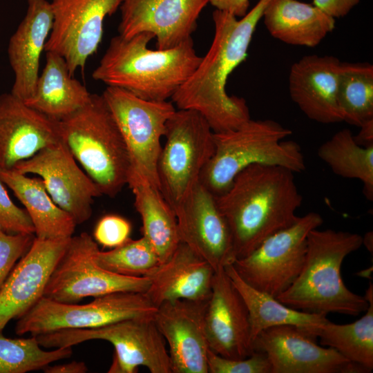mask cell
Segmentation results:
<instances>
[{
    "label": "cell",
    "mask_w": 373,
    "mask_h": 373,
    "mask_svg": "<svg viewBox=\"0 0 373 373\" xmlns=\"http://www.w3.org/2000/svg\"><path fill=\"white\" fill-rule=\"evenodd\" d=\"M13 169L25 175H39L55 203L77 224L89 220L94 198L102 195L63 140L43 149Z\"/></svg>",
    "instance_id": "15"
},
{
    "label": "cell",
    "mask_w": 373,
    "mask_h": 373,
    "mask_svg": "<svg viewBox=\"0 0 373 373\" xmlns=\"http://www.w3.org/2000/svg\"><path fill=\"white\" fill-rule=\"evenodd\" d=\"M359 128L358 133L354 135L356 142L365 147L373 146V119L365 122Z\"/></svg>",
    "instance_id": "42"
},
{
    "label": "cell",
    "mask_w": 373,
    "mask_h": 373,
    "mask_svg": "<svg viewBox=\"0 0 373 373\" xmlns=\"http://www.w3.org/2000/svg\"><path fill=\"white\" fill-rule=\"evenodd\" d=\"M28 9L8 45V55L15 75L11 93L26 101L33 93L39 75L40 58L53 24L50 2L27 0Z\"/></svg>",
    "instance_id": "23"
},
{
    "label": "cell",
    "mask_w": 373,
    "mask_h": 373,
    "mask_svg": "<svg viewBox=\"0 0 373 373\" xmlns=\"http://www.w3.org/2000/svg\"><path fill=\"white\" fill-rule=\"evenodd\" d=\"M42 370L45 373H86L88 367L85 363L74 361L59 365H48Z\"/></svg>",
    "instance_id": "41"
},
{
    "label": "cell",
    "mask_w": 373,
    "mask_h": 373,
    "mask_svg": "<svg viewBox=\"0 0 373 373\" xmlns=\"http://www.w3.org/2000/svg\"><path fill=\"white\" fill-rule=\"evenodd\" d=\"M232 284L242 296L248 310L251 340L262 330L282 325L316 327L325 323L326 316L307 313L291 308L271 295L258 290L245 283L232 264L224 267Z\"/></svg>",
    "instance_id": "29"
},
{
    "label": "cell",
    "mask_w": 373,
    "mask_h": 373,
    "mask_svg": "<svg viewBox=\"0 0 373 373\" xmlns=\"http://www.w3.org/2000/svg\"><path fill=\"white\" fill-rule=\"evenodd\" d=\"M94 260L109 271L135 277L147 276L160 263L153 247L144 236L137 240L130 238L107 251L99 249Z\"/></svg>",
    "instance_id": "34"
},
{
    "label": "cell",
    "mask_w": 373,
    "mask_h": 373,
    "mask_svg": "<svg viewBox=\"0 0 373 373\" xmlns=\"http://www.w3.org/2000/svg\"><path fill=\"white\" fill-rule=\"evenodd\" d=\"M61 139L102 195L115 197L128 184L127 148L103 96L91 94L87 103L58 120Z\"/></svg>",
    "instance_id": "6"
},
{
    "label": "cell",
    "mask_w": 373,
    "mask_h": 373,
    "mask_svg": "<svg viewBox=\"0 0 373 373\" xmlns=\"http://www.w3.org/2000/svg\"><path fill=\"white\" fill-rule=\"evenodd\" d=\"M35 237L34 234L8 233L0 229V289Z\"/></svg>",
    "instance_id": "36"
},
{
    "label": "cell",
    "mask_w": 373,
    "mask_h": 373,
    "mask_svg": "<svg viewBox=\"0 0 373 373\" xmlns=\"http://www.w3.org/2000/svg\"><path fill=\"white\" fill-rule=\"evenodd\" d=\"M153 38L149 32L113 37L92 77L144 99H171L202 57L196 54L192 37L171 48L151 50L148 44Z\"/></svg>",
    "instance_id": "3"
},
{
    "label": "cell",
    "mask_w": 373,
    "mask_h": 373,
    "mask_svg": "<svg viewBox=\"0 0 373 373\" xmlns=\"http://www.w3.org/2000/svg\"><path fill=\"white\" fill-rule=\"evenodd\" d=\"M208 373H271V365L266 354L254 351L245 358L222 357L211 350L207 354Z\"/></svg>",
    "instance_id": "35"
},
{
    "label": "cell",
    "mask_w": 373,
    "mask_h": 373,
    "mask_svg": "<svg viewBox=\"0 0 373 373\" xmlns=\"http://www.w3.org/2000/svg\"><path fill=\"white\" fill-rule=\"evenodd\" d=\"M372 239V233L369 232L367 233L364 238L363 237V244H364L367 248L370 251L372 249V247L370 246V240Z\"/></svg>",
    "instance_id": "43"
},
{
    "label": "cell",
    "mask_w": 373,
    "mask_h": 373,
    "mask_svg": "<svg viewBox=\"0 0 373 373\" xmlns=\"http://www.w3.org/2000/svg\"><path fill=\"white\" fill-rule=\"evenodd\" d=\"M0 229L11 234H34L33 224L26 210L10 199L5 184L0 180Z\"/></svg>",
    "instance_id": "37"
},
{
    "label": "cell",
    "mask_w": 373,
    "mask_h": 373,
    "mask_svg": "<svg viewBox=\"0 0 373 373\" xmlns=\"http://www.w3.org/2000/svg\"><path fill=\"white\" fill-rule=\"evenodd\" d=\"M318 155L336 175L361 181L365 197L373 200V146L358 144L343 128L319 146Z\"/></svg>",
    "instance_id": "31"
},
{
    "label": "cell",
    "mask_w": 373,
    "mask_h": 373,
    "mask_svg": "<svg viewBox=\"0 0 373 373\" xmlns=\"http://www.w3.org/2000/svg\"><path fill=\"white\" fill-rule=\"evenodd\" d=\"M61 140L58 120L30 108L11 93L0 95V169H12Z\"/></svg>",
    "instance_id": "21"
},
{
    "label": "cell",
    "mask_w": 373,
    "mask_h": 373,
    "mask_svg": "<svg viewBox=\"0 0 373 373\" xmlns=\"http://www.w3.org/2000/svg\"><path fill=\"white\" fill-rule=\"evenodd\" d=\"M208 300L179 299L157 306L153 318L169 346L172 373H208L204 325Z\"/></svg>",
    "instance_id": "18"
},
{
    "label": "cell",
    "mask_w": 373,
    "mask_h": 373,
    "mask_svg": "<svg viewBox=\"0 0 373 373\" xmlns=\"http://www.w3.org/2000/svg\"><path fill=\"white\" fill-rule=\"evenodd\" d=\"M362 245L363 237L356 233L312 229L307 235L305 258L298 276L276 299L294 309L323 316L365 312L368 300L350 291L341 274L344 259Z\"/></svg>",
    "instance_id": "4"
},
{
    "label": "cell",
    "mask_w": 373,
    "mask_h": 373,
    "mask_svg": "<svg viewBox=\"0 0 373 373\" xmlns=\"http://www.w3.org/2000/svg\"><path fill=\"white\" fill-rule=\"evenodd\" d=\"M0 332V373H26L43 370L46 366L73 354L72 347L46 351L37 338H7Z\"/></svg>",
    "instance_id": "33"
},
{
    "label": "cell",
    "mask_w": 373,
    "mask_h": 373,
    "mask_svg": "<svg viewBox=\"0 0 373 373\" xmlns=\"http://www.w3.org/2000/svg\"><path fill=\"white\" fill-rule=\"evenodd\" d=\"M91 93L71 75L60 55L46 51V63L32 95L24 101L30 108L56 120L73 113L88 101Z\"/></svg>",
    "instance_id": "26"
},
{
    "label": "cell",
    "mask_w": 373,
    "mask_h": 373,
    "mask_svg": "<svg viewBox=\"0 0 373 373\" xmlns=\"http://www.w3.org/2000/svg\"><path fill=\"white\" fill-rule=\"evenodd\" d=\"M360 0H313V5L333 18L346 16Z\"/></svg>",
    "instance_id": "39"
},
{
    "label": "cell",
    "mask_w": 373,
    "mask_h": 373,
    "mask_svg": "<svg viewBox=\"0 0 373 373\" xmlns=\"http://www.w3.org/2000/svg\"><path fill=\"white\" fill-rule=\"evenodd\" d=\"M338 103L343 121L356 126L373 119V66L341 62Z\"/></svg>",
    "instance_id": "32"
},
{
    "label": "cell",
    "mask_w": 373,
    "mask_h": 373,
    "mask_svg": "<svg viewBox=\"0 0 373 373\" xmlns=\"http://www.w3.org/2000/svg\"><path fill=\"white\" fill-rule=\"evenodd\" d=\"M305 327L293 325L271 327L260 332L252 350L265 353L271 373H364L331 347L320 346Z\"/></svg>",
    "instance_id": "14"
},
{
    "label": "cell",
    "mask_w": 373,
    "mask_h": 373,
    "mask_svg": "<svg viewBox=\"0 0 373 373\" xmlns=\"http://www.w3.org/2000/svg\"><path fill=\"white\" fill-rule=\"evenodd\" d=\"M157 309L143 292H114L95 297L82 305L42 296L17 319L15 332L36 336L64 329L96 328L126 318L153 316Z\"/></svg>",
    "instance_id": "10"
},
{
    "label": "cell",
    "mask_w": 373,
    "mask_h": 373,
    "mask_svg": "<svg viewBox=\"0 0 373 373\" xmlns=\"http://www.w3.org/2000/svg\"><path fill=\"white\" fill-rule=\"evenodd\" d=\"M180 242L209 262L215 271L236 260L232 236L215 195L200 182L175 208Z\"/></svg>",
    "instance_id": "16"
},
{
    "label": "cell",
    "mask_w": 373,
    "mask_h": 373,
    "mask_svg": "<svg viewBox=\"0 0 373 373\" xmlns=\"http://www.w3.org/2000/svg\"><path fill=\"white\" fill-rule=\"evenodd\" d=\"M131 233V224L117 215H106L97 223L94 240L104 247L115 248L124 243Z\"/></svg>",
    "instance_id": "38"
},
{
    "label": "cell",
    "mask_w": 373,
    "mask_h": 373,
    "mask_svg": "<svg viewBox=\"0 0 373 373\" xmlns=\"http://www.w3.org/2000/svg\"><path fill=\"white\" fill-rule=\"evenodd\" d=\"M127 185L141 217L142 236L153 247L160 263L164 262L180 242L175 213L160 190L145 180L131 177Z\"/></svg>",
    "instance_id": "28"
},
{
    "label": "cell",
    "mask_w": 373,
    "mask_h": 373,
    "mask_svg": "<svg viewBox=\"0 0 373 373\" xmlns=\"http://www.w3.org/2000/svg\"><path fill=\"white\" fill-rule=\"evenodd\" d=\"M323 222L316 212L299 216L292 225L268 237L232 265L248 285L276 298L296 279L305 261L307 235Z\"/></svg>",
    "instance_id": "11"
},
{
    "label": "cell",
    "mask_w": 373,
    "mask_h": 373,
    "mask_svg": "<svg viewBox=\"0 0 373 373\" xmlns=\"http://www.w3.org/2000/svg\"><path fill=\"white\" fill-rule=\"evenodd\" d=\"M27 175L14 169H0V180L24 206L33 224L35 237H72L77 225L73 218L55 203L40 178Z\"/></svg>",
    "instance_id": "27"
},
{
    "label": "cell",
    "mask_w": 373,
    "mask_h": 373,
    "mask_svg": "<svg viewBox=\"0 0 373 373\" xmlns=\"http://www.w3.org/2000/svg\"><path fill=\"white\" fill-rule=\"evenodd\" d=\"M291 133L272 119H251L235 129L214 133V153L200 183L218 196L229 188L238 173L253 164L279 166L294 173L305 171L300 145L285 140Z\"/></svg>",
    "instance_id": "5"
},
{
    "label": "cell",
    "mask_w": 373,
    "mask_h": 373,
    "mask_svg": "<svg viewBox=\"0 0 373 373\" xmlns=\"http://www.w3.org/2000/svg\"><path fill=\"white\" fill-rule=\"evenodd\" d=\"M102 95L125 142L131 164L129 178H140L160 190L161 140L176 107L172 102L144 99L117 87L106 86Z\"/></svg>",
    "instance_id": "9"
},
{
    "label": "cell",
    "mask_w": 373,
    "mask_h": 373,
    "mask_svg": "<svg viewBox=\"0 0 373 373\" xmlns=\"http://www.w3.org/2000/svg\"><path fill=\"white\" fill-rule=\"evenodd\" d=\"M270 0H258L247 13L235 15L215 9L214 35L209 49L189 79L171 97L177 109L200 113L214 133L235 129L250 119L242 97L230 96L229 76L242 63L256 26Z\"/></svg>",
    "instance_id": "1"
},
{
    "label": "cell",
    "mask_w": 373,
    "mask_h": 373,
    "mask_svg": "<svg viewBox=\"0 0 373 373\" xmlns=\"http://www.w3.org/2000/svg\"><path fill=\"white\" fill-rule=\"evenodd\" d=\"M214 132L198 112L176 109L169 119L157 164L160 191L173 208L200 182L213 155Z\"/></svg>",
    "instance_id": "8"
},
{
    "label": "cell",
    "mask_w": 373,
    "mask_h": 373,
    "mask_svg": "<svg viewBox=\"0 0 373 373\" xmlns=\"http://www.w3.org/2000/svg\"><path fill=\"white\" fill-rule=\"evenodd\" d=\"M269 33L294 46L314 48L335 28V19L313 4L270 0L262 17Z\"/></svg>",
    "instance_id": "25"
},
{
    "label": "cell",
    "mask_w": 373,
    "mask_h": 373,
    "mask_svg": "<svg viewBox=\"0 0 373 373\" xmlns=\"http://www.w3.org/2000/svg\"><path fill=\"white\" fill-rule=\"evenodd\" d=\"M204 325L209 348L227 358H245L253 352L246 305L224 268L215 271Z\"/></svg>",
    "instance_id": "20"
},
{
    "label": "cell",
    "mask_w": 373,
    "mask_h": 373,
    "mask_svg": "<svg viewBox=\"0 0 373 373\" xmlns=\"http://www.w3.org/2000/svg\"><path fill=\"white\" fill-rule=\"evenodd\" d=\"M216 10L229 12L237 17H242L249 10V0H209Z\"/></svg>",
    "instance_id": "40"
},
{
    "label": "cell",
    "mask_w": 373,
    "mask_h": 373,
    "mask_svg": "<svg viewBox=\"0 0 373 373\" xmlns=\"http://www.w3.org/2000/svg\"><path fill=\"white\" fill-rule=\"evenodd\" d=\"M214 274L209 262L180 242L171 256L146 276L150 285L146 294L157 307L179 299L207 301Z\"/></svg>",
    "instance_id": "24"
},
{
    "label": "cell",
    "mask_w": 373,
    "mask_h": 373,
    "mask_svg": "<svg viewBox=\"0 0 373 373\" xmlns=\"http://www.w3.org/2000/svg\"><path fill=\"white\" fill-rule=\"evenodd\" d=\"M209 0H122L118 35L131 37L149 32L157 49L175 47L192 37Z\"/></svg>",
    "instance_id": "17"
},
{
    "label": "cell",
    "mask_w": 373,
    "mask_h": 373,
    "mask_svg": "<svg viewBox=\"0 0 373 373\" xmlns=\"http://www.w3.org/2000/svg\"><path fill=\"white\" fill-rule=\"evenodd\" d=\"M70 238L35 237L0 289V332L12 319L25 314L44 296L50 276Z\"/></svg>",
    "instance_id": "19"
},
{
    "label": "cell",
    "mask_w": 373,
    "mask_h": 373,
    "mask_svg": "<svg viewBox=\"0 0 373 373\" xmlns=\"http://www.w3.org/2000/svg\"><path fill=\"white\" fill-rule=\"evenodd\" d=\"M215 198L230 229L236 260L292 225L303 202L293 171L263 164L241 171L229 188Z\"/></svg>",
    "instance_id": "2"
},
{
    "label": "cell",
    "mask_w": 373,
    "mask_h": 373,
    "mask_svg": "<svg viewBox=\"0 0 373 373\" xmlns=\"http://www.w3.org/2000/svg\"><path fill=\"white\" fill-rule=\"evenodd\" d=\"M364 297L368 300L365 314L349 324H335L329 319L321 325L306 329L350 362L370 372L373 369V286L370 283Z\"/></svg>",
    "instance_id": "30"
},
{
    "label": "cell",
    "mask_w": 373,
    "mask_h": 373,
    "mask_svg": "<svg viewBox=\"0 0 373 373\" xmlns=\"http://www.w3.org/2000/svg\"><path fill=\"white\" fill-rule=\"evenodd\" d=\"M97 250V243L88 233L72 236L50 276L43 296L61 303H77L86 297L114 292H146L150 285L148 276H124L101 267L94 260Z\"/></svg>",
    "instance_id": "12"
},
{
    "label": "cell",
    "mask_w": 373,
    "mask_h": 373,
    "mask_svg": "<svg viewBox=\"0 0 373 373\" xmlns=\"http://www.w3.org/2000/svg\"><path fill=\"white\" fill-rule=\"evenodd\" d=\"M45 348L72 347L104 340L114 347L108 373H135L140 366L151 373H172L166 343L153 316L124 319L90 329H64L35 336Z\"/></svg>",
    "instance_id": "7"
},
{
    "label": "cell",
    "mask_w": 373,
    "mask_h": 373,
    "mask_svg": "<svg viewBox=\"0 0 373 373\" xmlns=\"http://www.w3.org/2000/svg\"><path fill=\"white\" fill-rule=\"evenodd\" d=\"M122 0H52V28L45 51L60 55L71 75L84 71L88 59L97 50L104 22L114 14Z\"/></svg>",
    "instance_id": "13"
},
{
    "label": "cell",
    "mask_w": 373,
    "mask_h": 373,
    "mask_svg": "<svg viewBox=\"0 0 373 373\" xmlns=\"http://www.w3.org/2000/svg\"><path fill=\"white\" fill-rule=\"evenodd\" d=\"M340 64L332 55H311L292 64L290 97L309 119L322 124L343 122L337 97Z\"/></svg>",
    "instance_id": "22"
}]
</instances>
